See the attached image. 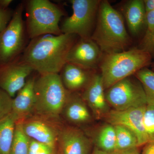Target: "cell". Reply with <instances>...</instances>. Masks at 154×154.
<instances>
[{"label": "cell", "mask_w": 154, "mask_h": 154, "mask_svg": "<svg viewBox=\"0 0 154 154\" xmlns=\"http://www.w3.org/2000/svg\"><path fill=\"white\" fill-rule=\"evenodd\" d=\"M76 35H42L31 39L20 58L39 75L59 74L67 63Z\"/></svg>", "instance_id": "obj_1"}, {"label": "cell", "mask_w": 154, "mask_h": 154, "mask_svg": "<svg viewBox=\"0 0 154 154\" xmlns=\"http://www.w3.org/2000/svg\"><path fill=\"white\" fill-rule=\"evenodd\" d=\"M91 38L104 54L124 51L131 43L122 16L107 1H101Z\"/></svg>", "instance_id": "obj_2"}, {"label": "cell", "mask_w": 154, "mask_h": 154, "mask_svg": "<svg viewBox=\"0 0 154 154\" xmlns=\"http://www.w3.org/2000/svg\"><path fill=\"white\" fill-rule=\"evenodd\" d=\"M152 58L148 52L140 48L104 54L99 67L105 90L148 66Z\"/></svg>", "instance_id": "obj_3"}, {"label": "cell", "mask_w": 154, "mask_h": 154, "mask_svg": "<svg viewBox=\"0 0 154 154\" xmlns=\"http://www.w3.org/2000/svg\"><path fill=\"white\" fill-rule=\"evenodd\" d=\"M35 102L33 114L59 121L69 94L59 74L39 75L34 85Z\"/></svg>", "instance_id": "obj_4"}, {"label": "cell", "mask_w": 154, "mask_h": 154, "mask_svg": "<svg viewBox=\"0 0 154 154\" xmlns=\"http://www.w3.org/2000/svg\"><path fill=\"white\" fill-rule=\"evenodd\" d=\"M24 9L28 38L31 39L47 34L58 36L62 34L59 23L65 13L57 5L48 0H29L24 5Z\"/></svg>", "instance_id": "obj_5"}, {"label": "cell", "mask_w": 154, "mask_h": 154, "mask_svg": "<svg viewBox=\"0 0 154 154\" xmlns=\"http://www.w3.org/2000/svg\"><path fill=\"white\" fill-rule=\"evenodd\" d=\"M24 10V3H20L14 10L8 25L0 32V66L20 56L28 45Z\"/></svg>", "instance_id": "obj_6"}, {"label": "cell", "mask_w": 154, "mask_h": 154, "mask_svg": "<svg viewBox=\"0 0 154 154\" xmlns=\"http://www.w3.org/2000/svg\"><path fill=\"white\" fill-rule=\"evenodd\" d=\"M100 0H71L72 14L60 26L62 33L72 34L80 38H91Z\"/></svg>", "instance_id": "obj_7"}, {"label": "cell", "mask_w": 154, "mask_h": 154, "mask_svg": "<svg viewBox=\"0 0 154 154\" xmlns=\"http://www.w3.org/2000/svg\"><path fill=\"white\" fill-rule=\"evenodd\" d=\"M106 100L113 110H123L145 106L147 100L143 87L136 78L130 76L107 89Z\"/></svg>", "instance_id": "obj_8"}, {"label": "cell", "mask_w": 154, "mask_h": 154, "mask_svg": "<svg viewBox=\"0 0 154 154\" xmlns=\"http://www.w3.org/2000/svg\"><path fill=\"white\" fill-rule=\"evenodd\" d=\"M20 121L23 131L29 138L57 149L59 135L63 126L59 121L35 115Z\"/></svg>", "instance_id": "obj_9"}, {"label": "cell", "mask_w": 154, "mask_h": 154, "mask_svg": "<svg viewBox=\"0 0 154 154\" xmlns=\"http://www.w3.org/2000/svg\"><path fill=\"white\" fill-rule=\"evenodd\" d=\"M146 105L123 110H110L105 116L109 124L125 127L136 136L138 146L148 142L143 123Z\"/></svg>", "instance_id": "obj_10"}, {"label": "cell", "mask_w": 154, "mask_h": 154, "mask_svg": "<svg viewBox=\"0 0 154 154\" xmlns=\"http://www.w3.org/2000/svg\"><path fill=\"white\" fill-rule=\"evenodd\" d=\"M34 71L23 62L20 56L0 66V88L12 98L25 85L27 78Z\"/></svg>", "instance_id": "obj_11"}, {"label": "cell", "mask_w": 154, "mask_h": 154, "mask_svg": "<svg viewBox=\"0 0 154 154\" xmlns=\"http://www.w3.org/2000/svg\"><path fill=\"white\" fill-rule=\"evenodd\" d=\"M104 54L91 38H80L69 50L67 63L93 70L99 66Z\"/></svg>", "instance_id": "obj_12"}, {"label": "cell", "mask_w": 154, "mask_h": 154, "mask_svg": "<svg viewBox=\"0 0 154 154\" xmlns=\"http://www.w3.org/2000/svg\"><path fill=\"white\" fill-rule=\"evenodd\" d=\"M91 141L81 130L62 126L58 140L59 154H91Z\"/></svg>", "instance_id": "obj_13"}, {"label": "cell", "mask_w": 154, "mask_h": 154, "mask_svg": "<svg viewBox=\"0 0 154 154\" xmlns=\"http://www.w3.org/2000/svg\"><path fill=\"white\" fill-rule=\"evenodd\" d=\"M105 90L101 74H94L82 95L83 100L97 119L105 117L110 111Z\"/></svg>", "instance_id": "obj_14"}, {"label": "cell", "mask_w": 154, "mask_h": 154, "mask_svg": "<svg viewBox=\"0 0 154 154\" xmlns=\"http://www.w3.org/2000/svg\"><path fill=\"white\" fill-rule=\"evenodd\" d=\"M36 77L29 78L25 85L13 98L12 113L17 119L24 120L33 114L35 102L34 85Z\"/></svg>", "instance_id": "obj_15"}, {"label": "cell", "mask_w": 154, "mask_h": 154, "mask_svg": "<svg viewBox=\"0 0 154 154\" xmlns=\"http://www.w3.org/2000/svg\"><path fill=\"white\" fill-rule=\"evenodd\" d=\"M91 71L66 63L59 75L66 89L69 92H74L84 90L88 85L94 75L91 74Z\"/></svg>", "instance_id": "obj_16"}, {"label": "cell", "mask_w": 154, "mask_h": 154, "mask_svg": "<svg viewBox=\"0 0 154 154\" xmlns=\"http://www.w3.org/2000/svg\"><path fill=\"white\" fill-rule=\"evenodd\" d=\"M61 115L67 121L74 124H86L91 119V113L82 96L72 92L69 93Z\"/></svg>", "instance_id": "obj_17"}, {"label": "cell", "mask_w": 154, "mask_h": 154, "mask_svg": "<svg viewBox=\"0 0 154 154\" xmlns=\"http://www.w3.org/2000/svg\"><path fill=\"white\" fill-rule=\"evenodd\" d=\"M123 12L128 27L131 34L137 35L146 26V13L143 0L127 1Z\"/></svg>", "instance_id": "obj_18"}, {"label": "cell", "mask_w": 154, "mask_h": 154, "mask_svg": "<svg viewBox=\"0 0 154 154\" xmlns=\"http://www.w3.org/2000/svg\"><path fill=\"white\" fill-rule=\"evenodd\" d=\"M17 119L11 112L0 119V154H10Z\"/></svg>", "instance_id": "obj_19"}, {"label": "cell", "mask_w": 154, "mask_h": 154, "mask_svg": "<svg viewBox=\"0 0 154 154\" xmlns=\"http://www.w3.org/2000/svg\"><path fill=\"white\" fill-rule=\"evenodd\" d=\"M95 143L96 147L104 151L116 150V135L114 126L108 124L102 127L96 135Z\"/></svg>", "instance_id": "obj_20"}, {"label": "cell", "mask_w": 154, "mask_h": 154, "mask_svg": "<svg viewBox=\"0 0 154 154\" xmlns=\"http://www.w3.org/2000/svg\"><path fill=\"white\" fill-rule=\"evenodd\" d=\"M116 135V150L121 151L138 147L137 138L129 129L122 125H114Z\"/></svg>", "instance_id": "obj_21"}, {"label": "cell", "mask_w": 154, "mask_h": 154, "mask_svg": "<svg viewBox=\"0 0 154 154\" xmlns=\"http://www.w3.org/2000/svg\"><path fill=\"white\" fill-rule=\"evenodd\" d=\"M144 91L147 104L154 105V71L147 67L141 69L134 75Z\"/></svg>", "instance_id": "obj_22"}, {"label": "cell", "mask_w": 154, "mask_h": 154, "mask_svg": "<svg viewBox=\"0 0 154 154\" xmlns=\"http://www.w3.org/2000/svg\"><path fill=\"white\" fill-rule=\"evenodd\" d=\"M29 141L30 138L22 129L21 121H17L10 154H28Z\"/></svg>", "instance_id": "obj_23"}, {"label": "cell", "mask_w": 154, "mask_h": 154, "mask_svg": "<svg viewBox=\"0 0 154 154\" xmlns=\"http://www.w3.org/2000/svg\"><path fill=\"white\" fill-rule=\"evenodd\" d=\"M143 123L148 142L154 140V105L147 104L146 105Z\"/></svg>", "instance_id": "obj_24"}, {"label": "cell", "mask_w": 154, "mask_h": 154, "mask_svg": "<svg viewBox=\"0 0 154 154\" xmlns=\"http://www.w3.org/2000/svg\"><path fill=\"white\" fill-rule=\"evenodd\" d=\"M28 154H59L58 149L30 138Z\"/></svg>", "instance_id": "obj_25"}, {"label": "cell", "mask_w": 154, "mask_h": 154, "mask_svg": "<svg viewBox=\"0 0 154 154\" xmlns=\"http://www.w3.org/2000/svg\"><path fill=\"white\" fill-rule=\"evenodd\" d=\"M13 98L0 88V119L12 112Z\"/></svg>", "instance_id": "obj_26"}, {"label": "cell", "mask_w": 154, "mask_h": 154, "mask_svg": "<svg viewBox=\"0 0 154 154\" xmlns=\"http://www.w3.org/2000/svg\"><path fill=\"white\" fill-rule=\"evenodd\" d=\"M14 13V10L11 8L6 10L0 9V32L3 31L8 25Z\"/></svg>", "instance_id": "obj_27"}, {"label": "cell", "mask_w": 154, "mask_h": 154, "mask_svg": "<svg viewBox=\"0 0 154 154\" xmlns=\"http://www.w3.org/2000/svg\"><path fill=\"white\" fill-rule=\"evenodd\" d=\"M141 49L154 55V31L148 37L143 38L142 41Z\"/></svg>", "instance_id": "obj_28"}, {"label": "cell", "mask_w": 154, "mask_h": 154, "mask_svg": "<svg viewBox=\"0 0 154 154\" xmlns=\"http://www.w3.org/2000/svg\"><path fill=\"white\" fill-rule=\"evenodd\" d=\"M146 32L144 38L150 35L154 31V10L146 14Z\"/></svg>", "instance_id": "obj_29"}, {"label": "cell", "mask_w": 154, "mask_h": 154, "mask_svg": "<svg viewBox=\"0 0 154 154\" xmlns=\"http://www.w3.org/2000/svg\"><path fill=\"white\" fill-rule=\"evenodd\" d=\"M141 154H154V140L148 142L144 145Z\"/></svg>", "instance_id": "obj_30"}, {"label": "cell", "mask_w": 154, "mask_h": 154, "mask_svg": "<svg viewBox=\"0 0 154 154\" xmlns=\"http://www.w3.org/2000/svg\"><path fill=\"white\" fill-rule=\"evenodd\" d=\"M143 3L146 14L154 10V0H144Z\"/></svg>", "instance_id": "obj_31"}, {"label": "cell", "mask_w": 154, "mask_h": 154, "mask_svg": "<svg viewBox=\"0 0 154 154\" xmlns=\"http://www.w3.org/2000/svg\"><path fill=\"white\" fill-rule=\"evenodd\" d=\"M119 153H120L119 151L115 150L110 152H105L99 149L98 148L95 147L91 154H119Z\"/></svg>", "instance_id": "obj_32"}, {"label": "cell", "mask_w": 154, "mask_h": 154, "mask_svg": "<svg viewBox=\"0 0 154 154\" xmlns=\"http://www.w3.org/2000/svg\"><path fill=\"white\" fill-rule=\"evenodd\" d=\"M119 154H140L139 152L137 147L131 148L123 150L120 151Z\"/></svg>", "instance_id": "obj_33"}, {"label": "cell", "mask_w": 154, "mask_h": 154, "mask_svg": "<svg viewBox=\"0 0 154 154\" xmlns=\"http://www.w3.org/2000/svg\"><path fill=\"white\" fill-rule=\"evenodd\" d=\"M13 2L12 0H0V9L6 10L9 8V6Z\"/></svg>", "instance_id": "obj_34"}, {"label": "cell", "mask_w": 154, "mask_h": 154, "mask_svg": "<svg viewBox=\"0 0 154 154\" xmlns=\"http://www.w3.org/2000/svg\"><path fill=\"white\" fill-rule=\"evenodd\" d=\"M152 70L154 71V63L152 64Z\"/></svg>", "instance_id": "obj_35"}]
</instances>
